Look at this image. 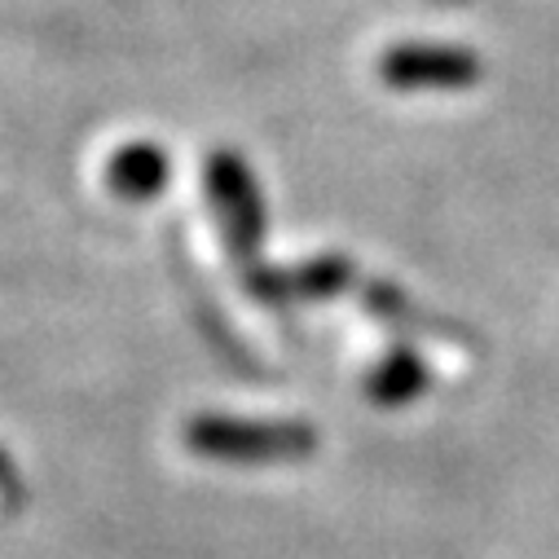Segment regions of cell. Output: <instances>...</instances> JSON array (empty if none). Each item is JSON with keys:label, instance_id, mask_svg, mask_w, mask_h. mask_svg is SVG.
I'll list each match as a JSON object with an SVG mask.
<instances>
[{"label": "cell", "instance_id": "1", "mask_svg": "<svg viewBox=\"0 0 559 559\" xmlns=\"http://www.w3.org/2000/svg\"><path fill=\"white\" fill-rule=\"evenodd\" d=\"M186 445L199 459L216 463H300L318 450V432L292 418H234V414H199L186 428Z\"/></svg>", "mask_w": 559, "mask_h": 559}, {"label": "cell", "instance_id": "5", "mask_svg": "<svg viewBox=\"0 0 559 559\" xmlns=\"http://www.w3.org/2000/svg\"><path fill=\"white\" fill-rule=\"evenodd\" d=\"M168 177H173V164L155 142H128L106 164V186L119 199H136V203L155 199L168 186Z\"/></svg>", "mask_w": 559, "mask_h": 559}, {"label": "cell", "instance_id": "3", "mask_svg": "<svg viewBox=\"0 0 559 559\" xmlns=\"http://www.w3.org/2000/svg\"><path fill=\"white\" fill-rule=\"evenodd\" d=\"M485 75L480 58L463 45H441V40H409L392 45L379 58V80L396 93H418V88H467Z\"/></svg>", "mask_w": 559, "mask_h": 559}, {"label": "cell", "instance_id": "2", "mask_svg": "<svg viewBox=\"0 0 559 559\" xmlns=\"http://www.w3.org/2000/svg\"><path fill=\"white\" fill-rule=\"evenodd\" d=\"M203 181H207V199H212V212H216V225L229 251L238 260H251L264 242V203H260V186L247 159L234 151H216L203 168Z\"/></svg>", "mask_w": 559, "mask_h": 559}, {"label": "cell", "instance_id": "4", "mask_svg": "<svg viewBox=\"0 0 559 559\" xmlns=\"http://www.w3.org/2000/svg\"><path fill=\"white\" fill-rule=\"evenodd\" d=\"M353 283V264L344 255H322L296 269H251L247 287L269 300V305H287V300H326L335 292H344Z\"/></svg>", "mask_w": 559, "mask_h": 559}, {"label": "cell", "instance_id": "6", "mask_svg": "<svg viewBox=\"0 0 559 559\" xmlns=\"http://www.w3.org/2000/svg\"><path fill=\"white\" fill-rule=\"evenodd\" d=\"M366 392L370 401L396 409V405H409L414 396H424L428 392V366L418 361L414 353H392L374 366V374L366 379Z\"/></svg>", "mask_w": 559, "mask_h": 559}]
</instances>
